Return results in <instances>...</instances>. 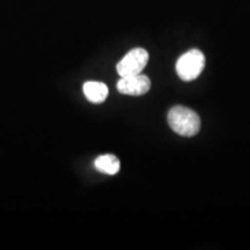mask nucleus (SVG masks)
<instances>
[{"label":"nucleus","mask_w":250,"mask_h":250,"mask_svg":"<svg viewBox=\"0 0 250 250\" xmlns=\"http://www.w3.org/2000/svg\"><path fill=\"white\" fill-rule=\"evenodd\" d=\"M86 99L92 103H102L108 96V87L100 81H87L83 87Z\"/></svg>","instance_id":"5"},{"label":"nucleus","mask_w":250,"mask_h":250,"mask_svg":"<svg viewBox=\"0 0 250 250\" xmlns=\"http://www.w3.org/2000/svg\"><path fill=\"white\" fill-rule=\"evenodd\" d=\"M94 166H95V168L100 173L116 175L121 169V161L114 154H103L95 159Z\"/></svg>","instance_id":"6"},{"label":"nucleus","mask_w":250,"mask_h":250,"mask_svg":"<svg viewBox=\"0 0 250 250\" xmlns=\"http://www.w3.org/2000/svg\"><path fill=\"white\" fill-rule=\"evenodd\" d=\"M151 88V80L144 74L122 77L117 83V90L121 94L130 96H140L146 94Z\"/></svg>","instance_id":"4"},{"label":"nucleus","mask_w":250,"mask_h":250,"mask_svg":"<svg viewBox=\"0 0 250 250\" xmlns=\"http://www.w3.org/2000/svg\"><path fill=\"white\" fill-rule=\"evenodd\" d=\"M149 59L148 52L143 48L130 50L120 62H117L116 70L120 77H129L140 74L147 65Z\"/></svg>","instance_id":"3"},{"label":"nucleus","mask_w":250,"mask_h":250,"mask_svg":"<svg viewBox=\"0 0 250 250\" xmlns=\"http://www.w3.org/2000/svg\"><path fill=\"white\" fill-rule=\"evenodd\" d=\"M205 67V56L197 49L189 50L176 62V73L183 81H192L201 76Z\"/></svg>","instance_id":"2"},{"label":"nucleus","mask_w":250,"mask_h":250,"mask_svg":"<svg viewBox=\"0 0 250 250\" xmlns=\"http://www.w3.org/2000/svg\"><path fill=\"white\" fill-rule=\"evenodd\" d=\"M168 123L175 133L182 137H193L201 129V118L192 109L176 105L168 112Z\"/></svg>","instance_id":"1"}]
</instances>
